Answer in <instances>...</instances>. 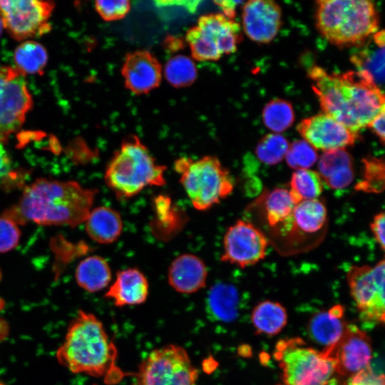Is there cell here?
Instances as JSON below:
<instances>
[{
  "instance_id": "obj_1",
  "label": "cell",
  "mask_w": 385,
  "mask_h": 385,
  "mask_svg": "<svg viewBox=\"0 0 385 385\" xmlns=\"http://www.w3.org/2000/svg\"><path fill=\"white\" fill-rule=\"evenodd\" d=\"M308 76L324 113L354 133L368 127L385 108L383 90L362 72L329 73L314 66Z\"/></svg>"
},
{
  "instance_id": "obj_2",
  "label": "cell",
  "mask_w": 385,
  "mask_h": 385,
  "mask_svg": "<svg viewBox=\"0 0 385 385\" xmlns=\"http://www.w3.org/2000/svg\"><path fill=\"white\" fill-rule=\"evenodd\" d=\"M96 193L77 182L40 178L26 187L19 202L4 213L18 225L76 227L86 220Z\"/></svg>"
},
{
  "instance_id": "obj_3",
  "label": "cell",
  "mask_w": 385,
  "mask_h": 385,
  "mask_svg": "<svg viewBox=\"0 0 385 385\" xmlns=\"http://www.w3.org/2000/svg\"><path fill=\"white\" fill-rule=\"evenodd\" d=\"M117 349L106 332L103 323L93 314L80 310L72 321L65 340L58 349L56 358L71 371L95 377L115 374L121 370L115 366Z\"/></svg>"
},
{
  "instance_id": "obj_4",
  "label": "cell",
  "mask_w": 385,
  "mask_h": 385,
  "mask_svg": "<svg viewBox=\"0 0 385 385\" xmlns=\"http://www.w3.org/2000/svg\"><path fill=\"white\" fill-rule=\"evenodd\" d=\"M317 5V28L332 44L361 46L378 31L379 16L371 1L320 0Z\"/></svg>"
},
{
  "instance_id": "obj_5",
  "label": "cell",
  "mask_w": 385,
  "mask_h": 385,
  "mask_svg": "<svg viewBox=\"0 0 385 385\" xmlns=\"http://www.w3.org/2000/svg\"><path fill=\"white\" fill-rule=\"evenodd\" d=\"M166 167L158 164L135 135L124 140L106 166L104 179L119 199L135 196L148 186H163Z\"/></svg>"
},
{
  "instance_id": "obj_6",
  "label": "cell",
  "mask_w": 385,
  "mask_h": 385,
  "mask_svg": "<svg viewBox=\"0 0 385 385\" xmlns=\"http://www.w3.org/2000/svg\"><path fill=\"white\" fill-rule=\"evenodd\" d=\"M174 169L197 210L210 209L228 197L235 188L233 177L215 156L205 155L197 160L183 157L175 161Z\"/></svg>"
},
{
  "instance_id": "obj_7",
  "label": "cell",
  "mask_w": 385,
  "mask_h": 385,
  "mask_svg": "<svg viewBox=\"0 0 385 385\" xmlns=\"http://www.w3.org/2000/svg\"><path fill=\"white\" fill-rule=\"evenodd\" d=\"M274 357L282 371L284 385H327L335 374L333 359L299 337L278 341Z\"/></svg>"
},
{
  "instance_id": "obj_8",
  "label": "cell",
  "mask_w": 385,
  "mask_h": 385,
  "mask_svg": "<svg viewBox=\"0 0 385 385\" xmlns=\"http://www.w3.org/2000/svg\"><path fill=\"white\" fill-rule=\"evenodd\" d=\"M191 57L199 61H217L235 53L242 40L238 23L221 13L201 16L186 33Z\"/></svg>"
},
{
  "instance_id": "obj_9",
  "label": "cell",
  "mask_w": 385,
  "mask_h": 385,
  "mask_svg": "<svg viewBox=\"0 0 385 385\" xmlns=\"http://www.w3.org/2000/svg\"><path fill=\"white\" fill-rule=\"evenodd\" d=\"M198 376L186 350L175 344L152 351L135 374L137 385H197Z\"/></svg>"
},
{
  "instance_id": "obj_10",
  "label": "cell",
  "mask_w": 385,
  "mask_h": 385,
  "mask_svg": "<svg viewBox=\"0 0 385 385\" xmlns=\"http://www.w3.org/2000/svg\"><path fill=\"white\" fill-rule=\"evenodd\" d=\"M385 261L375 265H354L346 272V281L361 318L376 324H384Z\"/></svg>"
},
{
  "instance_id": "obj_11",
  "label": "cell",
  "mask_w": 385,
  "mask_h": 385,
  "mask_svg": "<svg viewBox=\"0 0 385 385\" xmlns=\"http://www.w3.org/2000/svg\"><path fill=\"white\" fill-rule=\"evenodd\" d=\"M25 75L16 68L0 67V142L23 125L33 101Z\"/></svg>"
},
{
  "instance_id": "obj_12",
  "label": "cell",
  "mask_w": 385,
  "mask_h": 385,
  "mask_svg": "<svg viewBox=\"0 0 385 385\" xmlns=\"http://www.w3.org/2000/svg\"><path fill=\"white\" fill-rule=\"evenodd\" d=\"M54 3L38 0L0 1V16L4 29L17 41L39 37L51 26L49 19Z\"/></svg>"
},
{
  "instance_id": "obj_13",
  "label": "cell",
  "mask_w": 385,
  "mask_h": 385,
  "mask_svg": "<svg viewBox=\"0 0 385 385\" xmlns=\"http://www.w3.org/2000/svg\"><path fill=\"white\" fill-rule=\"evenodd\" d=\"M268 246V238L259 228L238 220L225 234L220 260L241 268L252 266L266 257Z\"/></svg>"
},
{
  "instance_id": "obj_14",
  "label": "cell",
  "mask_w": 385,
  "mask_h": 385,
  "mask_svg": "<svg viewBox=\"0 0 385 385\" xmlns=\"http://www.w3.org/2000/svg\"><path fill=\"white\" fill-rule=\"evenodd\" d=\"M324 352L334 362L335 373L349 378L369 367L371 342L367 334L354 324L347 327L337 344Z\"/></svg>"
},
{
  "instance_id": "obj_15",
  "label": "cell",
  "mask_w": 385,
  "mask_h": 385,
  "mask_svg": "<svg viewBox=\"0 0 385 385\" xmlns=\"http://www.w3.org/2000/svg\"><path fill=\"white\" fill-rule=\"evenodd\" d=\"M297 129L311 146L324 152L345 149L357 138V133L324 113L302 120Z\"/></svg>"
},
{
  "instance_id": "obj_16",
  "label": "cell",
  "mask_w": 385,
  "mask_h": 385,
  "mask_svg": "<svg viewBox=\"0 0 385 385\" xmlns=\"http://www.w3.org/2000/svg\"><path fill=\"white\" fill-rule=\"evenodd\" d=\"M242 21L243 31L250 40L267 43L279 31L282 10L271 0H250L243 5Z\"/></svg>"
},
{
  "instance_id": "obj_17",
  "label": "cell",
  "mask_w": 385,
  "mask_h": 385,
  "mask_svg": "<svg viewBox=\"0 0 385 385\" xmlns=\"http://www.w3.org/2000/svg\"><path fill=\"white\" fill-rule=\"evenodd\" d=\"M121 74L129 91L135 95L146 94L160 85L163 67L151 52L137 50L125 56Z\"/></svg>"
},
{
  "instance_id": "obj_18",
  "label": "cell",
  "mask_w": 385,
  "mask_h": 385,
  "mask_svg": "<svg viewBox=\"0 0 385 385\" xmlns=\"http://www.w3.org/2000/svg\"><path fill=\"white\" fill-rule=\"evenodd\" d=\"M207 270L197 255L185 253L178 256L168 268L170 286L182 294H192L206 285Z\"/></svg>"
},
{
  "instance_id": "obj_19",
  "label": "cell",
  "mask_w": 385,
  "mask_h": 385,
  "mask_svg": "<svg viewBox=\"0 0 385 385\" xmlns=\"http://www.w3.org/2000/svg\"><path fill=\"white\" fill-rule=\"evenodd\" d=\"M149 284L144 274L137 268L118 271L105 297L118 307L139 305L148 297Z\"/></svg>"
},
{
  "instance_id": "obj_20",
  "label": "cell",
  "mask_w": 385,
  "mask_h": 385,
  "mask_svg": "<svg viewBox=\"0 0 385 385\" xmlns=\"http://www.w3.org/2000/svg\"><path fill=\"white\" fill-rule=\"evenodd\" d=\"M344 309L336 304L328 310L314 314L309 321L307 330L311 339L324 347L332 349L342 337L347 324L344 319Z\"/></svg>"
},
{
  "instance_id": "obj_21",
  "label": "cell",
  "mask_w": 385,
  "mask_h": 385,
  "mask_svg": "<svg viewBox=\"0 0 385 385\" xmlns=\"http://www.w3.org/2000/svg\"><path fill=\"white\" fill-rule=\"evenodd\" d=\"M317 173L329 188H346L354 178L353 158L345 149L324 152L319 159Z\"/></svg>"
},
{
  "instance_id": "obj_22",
  "label": "cell",
  "mask_w": 385,
  "mask_h": 385,
  "mask_svg": "<svg viewBox=\"0 0 385 385\" xmlns=\"http://www.w3.org/2000/svg\"><path fill=\"white\" fill-rule=\"evenodd\" d=\"M85 222L88 236L101 244L114 242L123 230V220L120 213L106 206L91 210Z\"/></svg>"
},
{
  "instance_id": "obj_23",
  "label": "cell",
  "mask_w": 385,
  "mask_h": 385,
  "mask_svg": "<svg viewBox=\"0 0 385 385\" xmlns=\"http://www.w3.org/2000/svg\"><path fill=\"white\" fill-rule=\"evenodd\" d=\"M351 56V63L358 71L367 75L381 88L384 82V46L371 36Z\"/></svg>"
},
{
  "instance_id": "obj_24",
  "label": "cell",
  "mask_w": 385,
  "mask_h": 385,
  "mask_svg": "<svg viewBox=\"0 0 385 385\" xmlns=\"http://www.w3.org/2000/svg\"><path fill=\"white\" fill-rule=\"evenodd\" d=\"M111 278L112 272L108 262L97 255L83 259L76 270L78 284L89 292L103 289L109 284Z\"/></svg>"
},
{
  "instance_id": "obj_25",
  "label": "cell",
  "mask_w": 385,
  "mask_h": 385,
  "mask_svg": "<svg viewBox=\"0 0 385 385\" xmlns=\"http://www.w3.org/2000/svg\"><path fill=\"white\" fill-rule=\"evenodd\" d=\"M257 334L272 337L282 332L287 323V312L277 302L265 300L257 304L251 314Z\"/></svg>"
},
{
  "instance_id": "obj_26",
  "label": "cell",
  "mask_w": 385,
  "mask_h": 385,
  "mask_svg": "<svg viewBox=\"0 0 385 385\" xmlns=\"http://www.w3.org/2000/svg\"><path fill=\"white\" fill-rule=\"evenodd\" d=\"M327 218L325 205L319 199H314L297 203L289 220L285 224L294 226L300 232L313 234L322 229Z\"/></svg>"
},
{
  "instance_id": "obj_27",
  "label": "cell",
  "mask_w": 385,
  "mask_h": 385,
  "mask_svg": "<svg viewBox=\"0 0 385 385\" xmlns=\"http://www.w3.org/2000/svg\"><path fill=\"white\" fill-rule=\"evenodd\" d=\"M238 305L239 294L234 286L220 282L210 288L207 308L215 319L223 322L234 319L238 313Z\"/></svg>"
},
{
  "instance_id": "obj_28",
  "label": "cell",
  "mask_w": 385,
  "mask_h": 385,
  "mask_svg": "<svg viewBox=\"0 0 385 385\" xmlns=\"http://www.w3.org/2000/svg\"><path fill=\"white\" fill-rule=\"evenodd\" d=\"M14 59L16 67L26 74H40L47 63L48 54L41 43L28 40L22 42L15 49Z\"/></svg>"
},
{
  "instance_id": "obj_29",
  "label": "cell",
  "mask_w": 385,
  "mask_h": 385,
  "mask_svg": "<svg viewBox=\"0 0 385 385\" xmlns=\"http://www.w3.org/2000/svg\"><path fill=\"white\" fill-rule=\"evenodd\" d=\"M289 185V192L296 205L302 201L318 199L324 188L318 173L309 169L294 172Z\"/></svg>"
},
{
  "instance_id": "obj_30",
  "label": "cell",
  "mask_w": 385,
  "mask_h": 385,
  "mask_svg": "<svg viewBox=\"0 0 385 385\" xmlns=\"http://www.w3.org/2000/svg\"><path fill=\"white\" fill-rule=\"evenodd\" d=\"M163 75L173 87L190 86L197 78V69L192 57L177 54L170 58L164 65Z\"/></svg>"
},
{
  "instance_id": "obj_31",
  "label": "cell",
  "mask_w": 385,
  "mask_h": 385,
  "mask_svg": "<svg viewBox=\"0 0 385 385\" xmlns=\"http://www.w3.org/2000/svg\"><path fill=\"white\" fill-rule=\"evenodd\" d=\"M265 205L267 220L272 227L287 222L296 205L289 190L281 188L268 193Z\"/></svg>"
},
{
  "instance_id": "obj_32",
  "label": "cell",
  "mask_w": 385,
  "mask_h": 385,
  "mask_svg": "<svg viewBox=\"0 0 385 385\" xmlns=\"http://www.w3.org/2000/svg\"><path fill=\"white\" fill-rule=\"evenodd\" d=\"M263 122L267 128L280 133L288 129L294 120L292 104L283 99L277 98L267 103L262 111Z\"/></svg>"
},
{
  "instance_id": "obj_33",
  "label": "cell",
  "mask_w": 385,
  "mask_h": 385,
  "mask_svg": "<svg viewBox=\"0 0 385 385\" xmlns=\"http://www.w3.org/2000/svg\"><path fill=\"white\" fill-rule=\"evenodd\" d=\"M289 144L286 138L279 133L265 135L255 148V155L260 161L267 165H274L285 157Z\"/></svg>"
},
{
  "instance_id": "obj_34",
  "label": "cell",
  "mask_w": 385,
  "mask_h": 385,
  "mask_svg": "<svg viewBox=\"0 0 385 385\" xmlns=\"http://www.w3.org/2000/svg\"><path fill=\"white\" fill-rule=\"evenodd\" d=\"M363 179L356 189L366 192H381L384 188L385 165L383 158L367 157L363 159Z\"/></svg>"
},
{
  "instance_id": "obj_35",
  "label": "cell",
  "mask_w": 385,
  "mask_h": 385,
  "mask_svg": "<svg viewBox=\"0 0 385 385\" xmlns=\"http://www.w3.org/2000/svg\"><path fill=\"white\" fill-rule=\"evenodd\" d=\"M284 158L291 168L299 170L312 167L317 161L318 155L312 146L300 140L289 145Z\"/></svg>"
},
{
  "instance_id": "obj_36",
  "label": "cell",
  "mask_w": 385,
  "mask_h": 385,
  "mask_svg": "<svg viewBox=\"0 0 385 385\" xmlns=\"http://www.w3.org/2000/svg\"><path fill=\"white\" fill-rule=\"evenodd\" d=\"M21 231L19 225L4 213L0 216V252L14 249L19 242Z\"/></svg>"
},
{
  "instance_id": "obj_37",
  "label": "cell",
  "mask_w": 385,
  "mask_h": 385,
  "mask_svg": "<svg viewBox=\"0 0 385 385\" xmlns=\"http://www.w3.org/2000/svg\"><path fill=\"white\" fill-rule=\"evenodd\" d=\"M95 9L99 16L106 21L124 18L130 9L129 1H96Z\"/></svg>"
},
{
  "instance_id": "obj_38",
  "label": "cell",
  "mask_w": 385,
  "mask_h": 385,
  "mask_svg": "<svg viewBox=\"0 0 385 385\" xmlns=\"http://www.w3.org/2000/svg\"><path fill=\"white\" fill-rule=\"evenodd\" d=\"M343 385H384V376L368 367L348 378Z\"/></svg>"
},
{
  "instance_id": "obj_39",
  "label": "cell",
  "mask_w": 385,
  "mask_h": 385,
  "mask_svg": "<svg viewBox=\"0 0 385 385\" xmlns=\"http://www.w3.org/2000/svg\"><path fill=\"white\" fill-rule=\"evenodd\" d=\"M384 225L385 215L383 211L375 215L370 223V229L374 240L383 252L385 250Z\"/></svg>"
},
{
  "instance_id": "obj_40",
  "label": "cell",
  "mask_w": 385,
  "mask_h": 385,
  "mask_svg": "<svg viewBox=\"0 0 385 385\" xmlns=\"http://www.w3.org/2000/svg\"><path fill=\"white\" fill-rule=\"evenodd\" d=\"M11 160L2 143L0 142V180L11 173Z\"/></svg>"
},
{
  "instance_id": "obj_41",
  "label": "cell",
  "mask_w": 385,
  "mask_h": 385,
  "mask_svg": "<svg viewBox=\"0 0 385 385\" xmlns=\"http://www.w3.org/2000/svg\"><path fill=\"white\" fill-rule=\"evenodd\" d=\"M384 110L378 114L369 124L375 135L379 138L381 144L384 143Z\"/></svg>"
},
{
  "instance_id": "obj_42",
  "label": "cell",
  "mask_w": 385,
  "mask_h": 385,
  "mask_svg": "<svg viewBox=\"0 0 385 385\" xmlns=\"http://www.w3.org/2000/svg\"><path fill=\"white\" fill-rule=\"evenodd\" d=\"M215 3L221 8L223 12L222 14L225 16L229 19H233L235 15L236 6L242 2L236 1H219Z\"/></svg>"
},
{
  "instance_id": "obj_43",
  "label": "cell",
  "mask_w": 385,
  "mask_h": 385,
  "mask_svg": "<svg viewBox=\"0 0 385 385\" xmlns=\"http://www.w3.org/2000/svg\"><path fill=\"white\" fill-rule=\"evenodd\" d=\"M4 29V24H3V21H2V19H1V18L0 16V36H1Z\"/></svg>"
},
{
  "instance_id": "obj_44",
  "label": "cell",
  "mask_w": 385,
  "mask_h": 385,
  "mask_svg": "<svg viewBox=\"0 0 385 385\" xmlns=\"http://www.w3.org/2000/svg\"><path fill=\"white\" fill-rule=\"evenodd\" d=\"M4 302L1 298H0V311L4 308Z\"/></svg>"
},
{
  "instance_id": "obj_45",
  "label": "cell",
  "mask_w": 385,
  "mask_h": 385,
  "mask_svg": "<svg viewBox=\"0 0 385 385\" xmlns=\"http://www.w3.org/2000/svg\"><path fill=\"white\" fill-rule=\"evenodd\" d=\"M1 279V270H0V280Z\"/></svg>"
}]
</instances>
